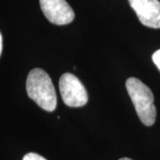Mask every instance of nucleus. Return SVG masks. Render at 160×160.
Wrapping results in <instances>:
<instances>
[{
  "label": "nucleus",
  "mask_w": 160,
  "mask_h": 160,
  "mask_svg": "<svg viewBox=\"0 0 160 160\" xmlns=\"http://www.w3.org/2000/svg\"><path fill=\"white\" fill-rule=\"evenodd\" d=\"M139 21L146 27L160 29L159 0H128Z\"/></svg>",
  "instance_id": "5"
},
{
  "label": "nucleus",
  "mask_w": 160,
  "mask_h": 160,
  "mask_svg": "<svg viewBox=\"0 0 160 160\" xmlns=\"http://www.w3.org/2000/svg\"><path fill=\"white\" fill-rule=\"evenodd\" d=\"M119 160H132V159L128 158H121V159H119Z\"/></svg>",
  "instance_id": "9"
},
{
  "label": "nucleus",
  "mask_w": 160,
  "mask_h": 160,
  "mask_svg": "<svg viewBox=\"0 0 160 160\" xmlns=\"http://www.w3.org/2000/svg\"><path fill=\"white\" fill-rule=\"evenodd\" d=\"M40 7L46 19L56 25L72 22L74 11L66 0H39Z\"/></svg>",
  "instance_id": "4"
},
{
  "label": "nucleus",
  "mask_w": 160,
  "mask_h": 160,
  "mask_svg": "<svg viewBox=\"0 0 160 160\" xmlns=\"http://www.w3.org/2000/svg\"><path fill=\"white\" fill-rule=\"evenodd\" d=\"M126 86L142 123L147 126H152L156 120L157 109L151 90L136 78H129Z\"/></svg>",
  "instance_id": "2"
},
{
  "label": "nucleus",
  "mask_w": 160,
  "mask_h": 160,
  "mask_svg": "<svg viewBox=\"0 0 160 160\" xmlns=\"http://www.w3.org/2000/svg\"><path fill=\"white\" fill-rule=\"evenodd\" d=\"M22 160H46L42 156L37 153H28L23 157Z\"/></svg>",
  "instance_id": "6"
},
{
  "label": "nucleus",
  "mask_w": 160,
  "mask_h": 160,
  "mask_svg": "<svg viewBox=\"0 0 160 160\" xmlns=\"http://www.w3.org/2000/svg\"><path fill=\"white\" fill-rule=\"evenodd\" d=\"M152 61L155 63V65L158 67V69L160 70V49L156 51L152 55Z\"/></svg>",
  "instance_id": "7"
},
{
  "label": "nucleus",
  "mask_w": 160,
  "mask_h": 160,
  "mask_svg": "<svg viewBox=\"0 0 160 160\" xmlns=\"http://www.w3.org/2000/svg\"><path fill=\"white\" fill-rule=\"evenodd\" d=\"M59 87L63 102L69 107H82L88 102L86 88L75 75L63 74L60 78Z\"/></svg>",
  "instance_id": "3"
},
{
  "label": "nucleus",
  "mask_w": 160,
  "mask_h": 160,
  "mask_svg": "<svg viewBox=\"0 0 160 160\" xmlns=\"http://www.w3.org/2000/svg\"><path fill=\"white\" fill-rule=\"evenodd\" d=\"M1 52H2V35L0 33V55H1Z\"/></svg>",
  "instance_id": "8"
},
{
  "label": "nucleus",
  "mask_w": 160,
  "mask_h": 160,
  "mask_svg": "<svg viewBox=\"0 0 160 160\" xmlns=\"http://www.w3.org/2000/svg\"><path fill=\"white\" fill-rule=\"evenodd\" d=\"M27 93L40 108L52 112L56 109L57 96L51 78L45 70L33 69L28 75L26 82Z\"/></svg>",
  "instance_id": "1"
}]
</instances>
